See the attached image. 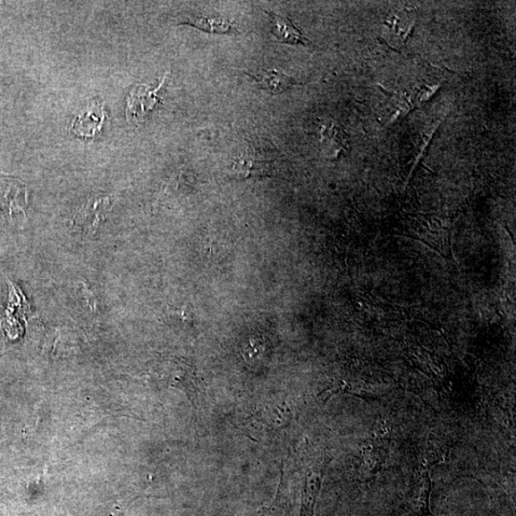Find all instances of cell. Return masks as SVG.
I'll return each mask as SVG.
<instances>
[{"instance_id":"1","label":"cell","mask_w":516,"mask_h":516,"mask_svg":"<svg viewBox=\"0 0 516 516\" xmlns=\"http://www.w3.org/2000/svg\"><path fill=\"white\" fill-rule=\"evenodd\" d=\"M291 420L290 410L282 404V406L265 408L250 415L243 425V429L250 439L254 440L257 437V441H262L272 438L273 435L287 428Z\"/></svg>"},{"instance_id":"3","label":"cell","mask_w":516,"mask_h":516,"mask_svg":"<svg viewBox=\"0 0 516 516\" xmlns=\"http://www.w3.org/2000/svg\"><path fill=\"white\" fill-rule=\"evenodd\" d=\"M167 74L165 75L160 86L155 90L145 85L137 86L128 97V106L125 108V115L129 122L137 123L142 121L151 110L155 109L161 101L158 92L165 82Z\"/></svg>"},{"instance_id":"9","label":"cell","mask_w":516,"mask_h":516,"mask_svg":"<svg viewBox=\"0 0 516 516\" xmlns=\"http://www.w3.org/2000/svg\"><path fill=\"white\" fill-rule=\"evenodd\" d=\"M245 75L253 79L260 89L271 95H280L294 86H302V83L283 72L276 71H261L258 74L243 72Z\"/></svg>"},{"instance_id":"7","label":"cell","mask_w":516,"mask_h":516,"mask_svg":"<svg viewBox=\"0 0 516 516\" xmlns=\"http://www.w3.org/2000/svg\"><path fill=\"white\" fill-rule=\"evenodd\" d=\"M263 11L270 17L273 23V34L280 43L304 47L311 46V41L302 34L292 20L277 15L274 12Z\"/></svg>"},{"instance_id":"6","label":"cell","mask_w":516,"mask_h":516,"mask_svg":"<svg viewBox=\"0 0 516 516\" xmlns=\"http://www.w3.org/2000/svg\"><path fill=\"white\" fill-rule=\"evenodd\" d=\"M0 205L13 212H23L28 205L26 187L15 179L0 176Z\"/></svg>"},{"instance_id":"10","label":"cell","mask_w":516,"mask_h":516,"mask_svg":"<svg viewBox=\"0 0 516 516\" xmlns=\"http://www.w3.org/2000/svg\"><path fill=\"white\" fill-rule=\"evenodd\" d=\"M181 23H188L206 33L233 34L236 32V28L234 27L233 22L221 16L188 18Z\"/></svg>"},{"instance_id":"4","label":"cell","mask_w":516,"mask_h":516,"mask_svg":"<svg viewBox=\"0 0 516 516\" xmlns=\"http://www.w3.org/2000/svg\"><path fill=\"white\" fill-rule=\"evenodd\" d=\"M272 164V161L265 159L261 152L250 147L241 156L234 160L231 173L237 179L268 176L273 171Z\"/></svg>"},{"instance_id":"2","label":"cell","mask_w":516,"mask_h":516,"mask_svg":"<svg viewBox=\"0 0 516 516\" xmlns=\"http://www.w3.org/2000/svg\"><path fill=\"white\" fill-rule=\"evenodd\" d=\"M330 459L326 453L323 461L317 463L305 473L300 516H314L315 508Z\"/></svg>"},{"instance_id":"8","label":"cell","mask_w":516,"mask_h":516,"mask_svg":"<svg viewBox=\"0 0 516 516\" xmlns=\"http://www.w3.org/2000/svg\"><path fill=\"white\" fill-rule=\"evenodd\" d=\"M105 117V106L100 103H94L82 111L73 123L72 130L82 138L94 137L102 130Z\"/></svg>"},{"instance_id":"5","label":"cell","mask_w":516,"mask_h":516,"mask_svg":"<svg viewBox=\"0 0 516 516\" xmlns=\"http://www.w3.org/2000/svg\"><path fill=\"white\" fill-rule=\"evenodd\" d=\"M109 208L110 201L107 198H94L89 200L76 215V225L89 234L96 233Z\"/></svg>"},{"instance_id":"11","label":"cell","mask_w":516,"mask_h":516,"mask_svg":"<svg viewBox=\"0 0 516 516\" xmlns=\"http://www.w3.org/2000/svg\"><path fill=\"white\" fill-rule=\"evenodd\" d=\"M110 516H117V512H115V513H114L113 515H110Z\"/></svg>"}]
</instances>
